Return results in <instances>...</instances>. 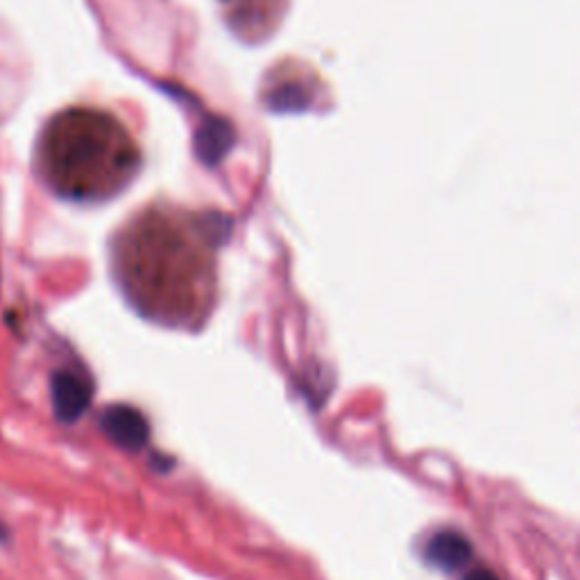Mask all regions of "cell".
<instances>
[{
	"instance_id": "6da1fadb",
	"label": "cell",
	"mask_w": 580,
	"mask_h": 580,
	"mask_svg": "<svg viewBox=\"0 0 580 580\" xmlns=\"http://www.w3.org/2000/svg\"><path fill=\"white\" fill-rule=\"evenodd\" d=\"M230 222L216 213H196L152 205L116 234L114 275L143 317L173 329H198L216 304L218 247Z\"/></svg>"
},
{
	"instance_id": "3957f363",
	"label": "cell",
	"mask_w": 580,
	"mask_h": 580,
	"mask_svg": "<svg viewBox=\"0 0 580 580\" xmlns=\"http://www.w3.org/2000/svg\"><path fill=\"white\" fill-rule=\"evenodd\" d=\"M234 35L247 44H262L279 27L288 0H218Z\"/></svg>"
},
{
	"instance_id": "277c9868",
	"label": "cell",
	"mask_w": 580,
	"mask_h": 580,
	"mask_svg": "<svg viewBox=\"0 0 580 580\" xmlns=\"http://www.w3.org/2000/svg\"><path fill=\"white\" fill-rule=\"evenodd\" d=\"M93 397L91 381L80 370H57L50 379L53 413L61 425H73L86 413Z\"/></svg>"
},
{
	"instance_id": "5b68a950",
	"label": "cell",
	"mask_w": 580,
	"mask_h": 580,
	"mask_svg": "<svg viewBox=\"0 0 580 580\" xmlns=\"http://www.w3.org/2000/svg\"><path fill=\"white\" fill-rule=\"evenodd\" d=\"M101 429L120 449L139 451L148 442L146 417L132 406H112L101 417Z\"/></svg>"
},
{
	"instance_id": "52a82bcc",
	"label": "cell",
	"mask_w": 580,
	"mask_h": 580,
	"mask_svg": "<svg viewBox=\"0 0 580 580\" xmlns=\"http://www.w3.org/2000/svg\"><path fill=\"white\" fill-rule=\"evenodd\" d=\"M463 580H499V578H497V573H492L490 569H474V571H469Z\"/></svg>"
},
{
	"instance_id": "7a4b0ae2",
	"label": "cell",
	"mask_w": 580,
	"mask_h": 580,
	"mask_svg": "<svg viewBox=\"0 0 580 580\" xmlns=\"http://www.w3.org/2000/svg\"><path fill=\"white\" fill-rule=\"evenodd\" d=\"M37 166L59 198L105 202L141 171V150L109 112L71 107L53 116L37 143Z\"/></svg>"
},
{
	"instance_id": "8992f818",
	"label": "cell",
	"mask_w": 580,
	"mask_h": 580,
	"mask_svg": "<svg viewBox=\"0 0 580 580\" xmlns=\"http://www.w3.org/2000/svg\"><path fill=\"white\" fill-rule=\"evenodd\" d=\"M427 558L442 571H459L472 558V544L454 531H442L427 544Z\"/></svg>"
}]
</instances>
